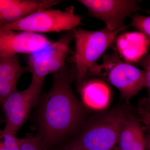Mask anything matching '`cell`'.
I'll list each match as a JSON object with an SVG mask.
<instances>
[{"instance_id":"6da1fadb","label":"cell","mask_w":150,"mask_h":150,"mask_svg":"<svg viewBox=\"0 0 150 150\" xmlns=\"http://www.w3.org/2000/svg\"><path fill=\"white\" fill-rule=\"evenodd\" d=\"M70 73L65 65L54 74L52 86L40 101L36 136L45 150L62 141L81 121L83 110L71 88Z\"/></svg>"},{"instance_id":"7a4b0ae2","label":"cell","mask_w":150,"mask_h":150,"mask_svg":"<svg viewBox=\"0 0 150 150\" xmlns=\"http://www.w3.org/2000/svg\"><path fill=\"white\" fill-rule=\"evenodd\" d=\"M127 27L115 31L106 27L97 31L74 30L75 51L72 60L76 71L77 83L81 86L89 70L96 64L97 60Z\"/></svg>"},{"instance_id":"3957f363","label":"cell","mask_w":150,"mask_h":150,"mask_svg":"<svg viewBox=\"0 0 150 150\" xmlns=\"http://www.w3.org/2000/svg\"><path fill=\"white\" fill-rule=\"evenodd\" d=\"M102 64H96L88 75L99 76L107 80L118 88L126 103L145 86L144 71L124 62L117 51L103 57Z\"/></svg>"},{"instance_id":"277c9868","label":"cell","mask_w":150,"mask_h":150,"mask_svg":"<svg viewBox=\"0 0 150 150\" xmlns=\"http://www.w3.org/2000/svg\"><path fill=\"white\" fill-rule=\"evenodd\" d=\"M82 18L75 13L72 6L64 11L51 8L38 11L24 18L0 28L1 30H13L39 33L71 31L81 24Z\"/></svg>"},{"instance_id":"5b68a950","label":"cell","mask_w":150,"mask_h":150,"mask_svg":"<svg viewBox=\"0 0 150 150\" xmlns=\"http://www.w3.org/2000/svg\"><path fill=\"white\" fill-rule=\"evenodd\" d=\"M127 118L121 110L108 112L82 132L72 144L83 150H115Z\"/></svg>"},{"instance_id":"8992f818","label":"cell","mask_w":150,"mask_h":150,"mask_svg":"<svg viewBox=\"0 0 150 150\" xmlns=\"http://www.w3.org/2000/svg\"><path fill=\"white\" fill-rule=\"evenodd\" d=\"M42 85L31 82L26 89L14 92L5 100L1 104L5 116V131L16 135L38 102Z\"/></svg>"},{"instance_id":"52a82bcc","label":"cell","mask_w":150,"mask_h":150,"mask_svg":"<svg viewBox=\"0 0 150 150\" xmlns=\"http://www.w3.org/2000/svg\"><path fill=\"white\" fill-rule=\"evenodd\" d=\"M91 16L102 21L105 27L115 31L127 27L124 22L127 17L141 10L139 1L134 0H79Z\"/></svg>"},{"instance_id":"ba28073f","label":"cell","mask_w":150,"mask_h":150,"mask_svg":"<svg viewBox=\"0 0 150 150\" xmlns=\"http://www.w3.org/2000/svg\"><path fill=\"white\" fill-rule=\"evenodd\" d=\"M52 43L40 33L0 30V56L30 55L46 49Z\"/></svg>"},{"instance_id":"9c48e42d","label":"cell","mask_w":150,"mask_h":150,"mask_svg":"<svg viewBox=\"0 0 150 150\" xmlns=\"http://www.w3.org/2000/svg\"><path fill=\"white\" fill-rule=\"evenodd\" d=\"M118 54L125 62H139L146 55L150 45V39L141 32L126 33L116 38Z\"/></svg>"},{"instance_id":"30bf717a","label":"cell","mask_w":150,"mask_h":150,"mask_svg":"<svg viewBox=\"0 0 150 150\" xmlns=\"http://www.w3.org/2000/svg\"><path fill=\"white\" fill-rule=\"evenodd\" d=\"M27 69L21 64L19 56H0V103L16 91L17 85Z\"/></svg>"},{"instance_id":"8fae6325","label":"cell","mask_w":150,"mask_h":150,"mask_svg":"<svg viewBox=\"0 0 150 150\" xmlns=\"http://www.w3.org/2000/svg\"><path fill=\"white\" fill-rule=\"evenodd\" d=\"M59 0H14L0 14V28L24 18L38 11L51 8Z\"/></svg>"},{"instance_id":"7c38bea8","label":"cell","mask_w":150,"mask_h":150,"mask_svg":"<svg viewBox=\"0 0 150 150\" xmlns=\"http://www.w3.org/2000/svg\"><path fill=\"white\" fill-rule=\"evenodd\" d=\"M81 93L84 103L90 108L101 110L110 102V92L108 86L97 80L89 81L81 86Z\"/></svg>"},{"instance_id":"4fadbf2b","label":"cell","mask_w":150,"mask_h":150,"mask_svg":"<svg viewBox=\"0 0 150 150\" xmlns=\"http://www.w3.org/2000/svg\"><path fill=\"white\" fill-rule=\"evenodd\" d=\"M74 38V30L68 31L46 49L49 74H56L65 66L70 44Z\"/></svg>"},{"instance_id":"5bb4252c","label":"cell","mask_w":150,"mask_h":150,"mask_svg":"<svg viewBox=\"0 0 150 150\" xmlns=\"http://www.w3.org/2000/svg\"><path fill=\"white\" fill-rule=\"evenodd\" d=\"M46 49L28 56L27 70L32 74L33 82L43 85L44 79L49 74Z\"/></svg>"},{"instance_id":"9a60e30c","label":"cell","mask_w":150,"mask_h":150,"mask_svg":"<svg viewBox=\"0 0 150 150\" xmlns=\"http://www.w3.org/2000/svg\"><path fill=\"white\" fill-rule=\"evenodd\" d=\"M140 124L134 117H128L120 131L117 148L115 150H130L138 126Z\"/></svg>"},{"instance_id":"2e32d148","label":"cell","mask_w":150,"mask_h":150,"mask_svg":"<svg viewBox=\"0 0 150 150\" xmlns=\"http://www.w3.org/2000/svg\"><path fill=\"white\" fill-rule=\"evenodd\" d=\"M21 139L0 127V150H19Z\"/></svg>"},{"instance_id":"e0dca14e","label":"cell","mask_w":150,"mask_h":150,"mask_svg":"<svg viewBox=\"0 0 150 150\" xmlns=\"http://www.w3.org/2000/svg\"><path fill=\"white\" fill-rule=\"evenodd\" d=\"M130 25L139 30L150 39V16L135 15L132 17Z\"/></svg>"},{"instance_id":"ac0fdd59","label":"cell","mask_w":150,"mask_h":150,"mask_svg":"<svg viewBox=\"0 0 150 150\" xmlns=\"http://www.w3.org/2000/svg\"><path fill=\"white\" fill-rule=\"evenodd\" d=\"M19 150H45L42 143L36 136L21 139Z\"/></svg>"},{"instance_id":"d6986e66","label":"cell","mask_w":150,"mask_h":150,"mask_svg":"<svg viewBox=\"0 0 150 150\" xmlns=\"http://www.w3.org/2000/svg\"><path fill=\"white\" fill-rule=\"evenodd\" d=\"M139 64L143 67L144 73L145 86L148 92V107H150V53L145 55L139 62Z\"/></svg>"},{"instance_id":"ffe728a7","label":"cell","mask_w":150,"mask_h":150,"mask_svg":"<svg viewBox=\"0 0 150 150\" xmlns=\"http://www.w3.org/2000/svg\"><path fill=\"white\" fill-rule=\"evenodd\" d=\"M145 137L141 125L137 128L134 141L130 150H145Z\"/></svg>"},{"instance_id":"44dd1931","label":"cell","mask_w":150,"mask_h":150,"mask_svg":"<svg viewBox=\"0 0 150 150\" xmlns=\"http://www.w3.org/2000/svg\"><path fill=\"white\" fill-rule=\"evenodd\" d=\"M142 121L146 126H150V116L144 113H142Z\"/></svg>"},{"instance_id":"7402d4cb","label":"cell","mask_w":150,"mask_h":150,"mask_svg":"<svg viewBox=\"0 0 150 150\" xmlns=\"http://www.w3.org/2000/svg\"><path fill=\"white\" fill-rule=\"evenodd\" d=\"M145 150H150V136L147 137H145Z\"/></svg>"},{"instance_id":"603a6c76","label":"cell","mask_w":150,"mask_h":150,"mask_svg":"<svg viewBox=\"0 0 150 150\" xmlns=\"http://www.w3.org/2000/svg\"><path fill=\"white\" fill-rule=\"evenodd\" d=\"M83 150L80 148H78L77 147L74 146V145L72 144L69 146H68V147L66 148L64 150Z\"/></svg>"},{"instance_id":"cb8c5ba5","label":"cell","mask_w":150,"mask_h":150,"mask_svg":"<svg viewBox=\"0 0 150 150\" xmlns=\"http://www.w3.org/2000/svg\"><path fill=\"white\" fill-rule=\"evenodd\" d=\"M143 112H144L145 113H146V114H147V115H149L150 116V112H147V111H143Z\"/></svg>"}]
</instances>
